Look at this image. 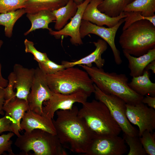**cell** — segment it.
Returning a JSON list of instances; mask_svg holds the SVG:
<instances>
[{"mask_svg":"<svg viewBox=\"0 0 155 155\" xmlns=\"http://www.w3.org/2000/svg\"><path fill=\"white\" fill-rule=\"evenodd\" d=\"M94 93L96 99L107 106L121 131L130 136H138V131L131 125L127 117L126 102L116 96L103 93L94 84Z\"/></svg>","mask_w":155,"mask_h":155,"instance_id":"7","label":"cell"},{"mask_svg":"<svg viewBox=\"0 0 155 155\" xmlns=\"http://www.w3.org/2000/svg\"><path fill=\"white\" fill-rule=\"evenodd\" d=\"M124 12L127 16L124 18L125 24L122 31L127 29L133 23L143 19L148 20L155 26V15L151 17H145L142 16L140 12Z\"/></svg>","mask_w":155,"mask_h":155,"instance_id":"30","label":"cell"},{"mask_svg":"<svg viewBox=\"0 0 155 155\" xmlns=\"http://www.w3.org/2000/svg\"><path fill=\"white\" fill-rule=\"evenodd\" d=\"M79 65L88 73L94 84L103 93L118 96L130 104L141 102L144 96L129 87L128 78L125 74L106 72L102 68L96 67Z\"/></svg>","mask_w":155,"mask_h":155,"instance_id":"2","label":"cell"},{"mask_svg":"<svg viewBox=\"0 0 155 155\" xmlns=\"http://www.w3.org/2000/svg\"><path fill=\"white\" fill-rule=\"evenodd\" d=\"M14 135L13 132H10L0 136V155L5 152H8L10 155H15L12 148V142L10 140Z\"/></svg>","mask_w":155,"mask_h":155,"instance_id":"33","label":"cell"},{"mask_svg":"<svg viewBox=\"0 0 155 155\" xmlns=\"http://www.w3.org/2000/svg\"><path fill=\"white\" fill-rule=\"evenodd\" d=\"M27 0H0V13L24 8Z\"/></svg>","mask_w":155,"mask_h":155,"instance_id":"29","label":"cell"},{"mask_svg":"<svg viewBox=\"0 0 155 155\" xmlns=\"http://www.w3.org/2000/svg\"><path fill=\"white\" fill-rule=\"evenodd\" d=\"M35 69L24 67L19 64H16L13 67V72L16 79L13 90L16 89V96L27 101L33 80Z\"/></svg>","mask_w":155,"mask_h":155,"instance_id":"15","label":"cell"},{"mask_svg":"<svg viewBox=\"0 0 155 155\" xmlns=\"http://www.w3.org/2000/svg\"><path fill=\"white\" fill-rule=\"evenodd\" d=\"M91 0H85L78 5L76 13L71 18V21L61 29L54 31L50 28L49 33L57 39L63 36H69L71 43L75 46L81 45L83 44L80 33V28L82 16L84 10Z\"/></svg>","mask_w":155,"mask_h":155,"instance_id":"13","label":"cell"},{"mask_svg":"<svg viewBox=\"0 0 155 155\" xmlns=\"http://www.w3.org/2000/svg\"><path fill=\"white\" fill-rule=\"evenodd\" d=\"M0 114L3 115L0 112ZM12 120L10 117L5 114L3 117L0 118V134L5 131H11V126Z\"/></svg>","mask_w":155,"mask_h":155,"instance_id":"35","label":"cell"},{"mask_svg":"<svg viewBox=\"0 0 155 155\" xmlns=\"http://www.w3.org/2000/svg\"><path fill=\"white\" fill-rule=\"evenodd\" d=\"M3 109L5 114L11 118V131L19 137L20 135L19 132L21 130V120L25 113L29 110L27 101L16 97L13 100L5 102Z\"/></svg>","mask_w":155,"mask_h":155,"instance_id":"17","label":"cell"},{"mask_svg":"<svg viewBox=\"0 0 155 155\" xmlns=\"http://www.w3.org/2000/svg\"><path fill=\"white\" fill-rule=\"evenodd\" d=\"M124 18L121 19L115 26L106 28L93 24L89 21L82 20L80 28V33L82 39L92 34L97 35L105 41L110 47L114 56L115 61L117 65L122 63L120 51L115 43L116 33L121 25L124 22Z\"/></svg>","mask_w":155,"mask_h":155,"instance_id":"9","label":"cell"},{"mask_svg":"<svg viewBox=\"0 0 155 155\" xmlns=\"http://www.w3.org/2000/svg\"><path fill=\"white\" fill-rule=\"evenodd\" d=\"M78 115L85 121L94 136L118 135L121 130L107 106L93 100L82 104Z\"/></svg>","mask_w":155,"mask_h":155,"instance_id":"4","label":"cell"},{"mask_svg":"<svg viewBox=\"0 0 155 155\" xmlns=\"http://www.w3.org/2000/svg\"><path fill=\"white\" fill-rule=\"evenodd\" d=\"M15 145L26 154L33 151L36 155H67L56 135L34 129L17 137Z\"/></svg>","mask_w":155,"mask_h":155,"instance_id":"6","label":"cell"},{"mask_svg":"<svg viewBox=\"0 0 155 155\" xmlns=\"http://www.w3.org/2000/svg\"><path fill=\"white\" fill-rule=\"evenodd\" d=\"M79 109L59 110L53 119L56 135L64 148L77 153H86L94 134L85 121L78 115Z\"/></svg>","mask_w":155,"mask_h":155,"instance_id":"1","label":"cell"},{"mask_svg":"<svg viewBox=\"0 0 155 155\" xmlns=\"http://www.w3.org/2000/svg\"><path fill=\"white\" fill-rule=\"evenodd\" d=\"M3 44V42L0 40V50ZM1 65L0 63V87L2 88H5L7 87L8 83V80L4 78L1 73Z\"/></svg>","mask_w":155,"mask_h":155,"instance_id":"37","label":"cell"},{"mask_svg":"<svg viewBox=\"0 0 155 155\" xmlns=\"http://www.w3.org/2000/svg\"><path fill=\"white\" fill-rule=\"evenodd\" d=\"M88 97L86 93L82 90L69 94L53 92L50 98L43 103V114L53 119L57 111L71 109L76 102L82 104L86 102Z\"/></svg>","mask_w":155,"mask_h":155,"instance_id":"10","label":"cell"},{"mask_svg":"<svg viewBox=\"0 0 155 155\" xmlns=\"http://www.w3.org/2000/svg\"><path fill=\"white\" fill-rule=\"evenodd\" d=\"M46 80L50 89L53 93L69 94L82 90L89 97L95 90L93 82L88 73L74 67L46 75Z\"/></svg>","mask_w":155,"mask_h":155,"instance_id":"5","label":"cell"},{"mask_svg":"<svg viewBox=\"0 0 155 155\" xmlns=\"http://www.w3.org/2000/svg\"><path fill=\"white\" fill-rule=\"evenodd\" d=\"M64 0H27L24 8L26 13H33L42 11H53L66 5Z\"/></svg>","mask_w":155,"mask_h":155,"instance_id":"23","label":"cell"},{"mask_svg":"<svg viewBox=\"0 0 155 155\" xmlns=\"http://www.w3.org/2000/svg\"><path fill=\"white\" fill-rule=\"evenodd\" d=\"M5 100V92L3 88L0 87V112L4 115L3 111V107Z\"/></svg>","mask_w":155,"mask_h":155,"instance_id":"38","label":"cell"},{"mask_svg":"<svg viewBox=\"0 0 155 155\" xmlns=\"http://www.w3.org/2000/svg\"><path fill=\"white\" fill-rule=\"evenodd\" d=\"M141 102L144 104H146L150 107L155 109V97L146 95L144 96Z\"/></svg>","mask_w":155,"mask_h":155,"instance_id":"36","label":"cell"},{"mask_svg":"<svg viewBox=\"0 0 155 155\" xmlns=\"http://www.w3.org/2000/svg\"><path fill=\"white\" fill-rule=\"evenodd\" d=\"M16 76L13 71L10 73L8 77V83L6 87L3 88L5 92V102L13 100L16 98V92L13 91V86Z\"/></svg>","mask_w":155,"mask_h":155,"instance_id":"34","label":"cell"},{"mask_svg":"<svg viewBox=\"0 0 155 155\" xmlns=\"http://www.w3.org/2000/svg\"><path fill=\"white\" fill-rule=\"evenodd\" d=\"M25 13L24 9L22 8L0 14V25L5 26V34L6 36L8 38L11 37L15 23Z\"/></svg>","mask_w":155,"mask_h":155,"instance_id":"26","label":"cell"},{"mask_svg":"<svg viewBox=\"0 0 155 155\" xmlns=\"http://www.w3.org/2000/svg\"><path fill=\"white\" fill-rule=\"evenodd\" d=\"M150 70H152L153 73H155V60L149 63L144 69V71H150Z\"/></svg>","mask_w":155,"mask_h":155,"instance_id":"39","label":"cell"},{"mask_svg":"<svg viewBox=\"0 0 155 155\" xmlns=\"http://www.w3.org/2000/svg\"><path fill=\"white\" fill-rule=\"evenodd\" d=\"M103 0H91L86 7L82 16V20L87 21L100 26L106 25L111 27L116 25L120 21L127 16L123 11L119 16L111 17L100 11L98 6Z\"/></svg>","mask_w":155,"mask_h":155,"instance_id":"14","label":"cell"},{"mask_svg":"<svg viewBox=\"0 0 155 155\" xmlns=\"http://www.w3.org/2000/svg\"><path fill=\"white\" fill-rule=\"evenodd\" d=\"M119 43L123 50L138 57L155 48V26L146 20L136 21L123 31Z\"/></svg>","mask_w":155,"mask_h":155,"instance_id":"3","label":"cell"},{"mask_svg":"<svg viewBox=\"0 0 155 155\" xmlns=\"http://www.w3.org/2000/svg\"><path fill=\"white\" fill-rule=\"evenodd\" d=\"M74 2L76 3L78 5H79L82 2H83L85 0H72Z\"/></svg>","mask_w":155,"mask_h":155,"instance_id":"40","label":"cell"},{"mask_svg":"<svg viewBox=\"0 0 155 155\" xmlns=\"http://www.w3.org/2000/svg\"><path fill=\"white\" fill-rule=\"evenodd\" d=\"M124 11L138 12L145 17L155 15V0H134L128 5Z\"/></svg>","mask_w":155,"mask_h":155,"instance_id":"25","label":"cell"},{"mask_svg":"<svg viewBox=\"0 0 155 155\" xmlns=\"http://www.w3.org/2000/svg\"><path fill=\"white\" fill-rule=\"evenodd\" d=\"M123 138L129 147L127 155H146L147 154L138 136H131L124 133Z\"/></svg>","mask_w":155,"mask_h":155,"instance_id":"27","label":"cell"},{"mask_svg":"<svg viewBox=\"0 0 155 155\" xmlns=\"http://www.w3.org/2000/svg\"><path fill=\"white\" fill-rule=\"evenodd\" d=\"M125 57L128 62L130 75L136 77L142 75L147 65L155 60V48L149 50L145 54L139 57H134L123 50Z\"/></svg>","mask_w":155,"mask_h":155,"instance_id":"19","label":"cell"},{"mask_svg":"<svg viewBox=\"0 0 155 155\" xmlns=\"http://www.w3.org/2000/svg\"><path fill=\"white\" fill-rule=\"evenodd\" d=\"M24 43L25 46V52L32 54L33 55L34 59L38 63L44 61L49 58L46 53H42L36 49L33 42L26 39L24 40Z\"/></svg>","mask_w":155,"mask_h":155,"instance_id":"31","label":"cell"},{"mask_svg":"<svg viewBox=\"0 0 155 155\" xmlns=\"http://www.w3.org/2000/svg\"><path fill=\"white\" fill-rule=\"evenodd\" d=\"M92 43L96 48L90 54L77 61H63L61 64L66 68L80 65H85L91 67L92 66V63H94L98 68H102L104 65L105 61L102 57V55L107 50L108 44L105 41L101 39H99L97 41Z\"/></svg>","mask_w":155,"mask_h":155,"instance_id":"18","label":"cell"},{"mask_svg":"<svg viewBox=\"0 0 155 155\" xmlns=\"http://www.w3.org/2000/svg\"><path fill=\"white\" fill-rule=\"evenodd\" d=\"M26 16L30 21L31 26L30 29L24 34L26 36L30 32L39 29H47L49 30V24L55 21V17L52 11H42L33 13H27Z\"/></svg>","mask_w":155,"mask_h":155,"instance_id":"21","label":"cell"},{"mask_svg":"<svg viewBox=\"0 0 155 155\" xmlns=\"http://www.w3.org/2000/svg\"><path fill=\"white\" fill-rule=\"evenodd\" d=\"M78 5L73 1L68 0L65 5L52 11L55 17V30H60L67 24L76 13Z\"/></svg>","mask_w":155,"mask_h":155,"instance_id":"22","label":"cell"},{"mask_svg":"<svg viewBox=\"0 0 155 155\" xmlns=\"http://www.w3.org/2000/svg\"><path fill=\"white\" fill-rule=\"evenodd\" d=\"M126 106L128 120L139 127V137H141L146 130L153 132L155 129L154 109L148 107L142 102L135 105L126 104Z\"/></svg>","mask_w":155,"mask_h":155,"instance_id":"12","label":"cell"},{"mask_svg":"<svg viewBox=\"0 0 155 155\" xmlns=\"http://www.w3.org/2000/svg\"><path fill=\"white\" fill-rule=\"evenodd\" d=\"M53 119L43 114L28 110L24 114L20 123L21 130L29 132L34 129H41L56 135Z\"/></svg>","mask_w":155,"mask_h":155,"instance_id":"16","label":"cell"},{"mask_svg":"<svg viewBox=\"0 0 155 155\" xmlns=\"http://www.w3.org/2000/svg\"><path fill=\"white\" fill-rule=\"evenodd\" d=\"M144 131L139 137L140 141L147 154L155 155V133Z\"/></svg>","mask_w":155,"mask_h":155,"instance_id":"28","label":"cell"},{"mask_svg":"<svg viewBox=\"0 0 155 155\" xmlns=\"http://www.w3.org/2000/svg\"><path fill=\"white\" fill-rule=\"evenodd\" d=\"M65 0V1H67V2L68 1V0Z\"/></svg>","mask_w":155,"mask_h":155,"instance_id":"41","label":"cell"},{"mask_svg":"<svg viewBox=\"0 0 155 155\" xmlns=\"http://www.w3.org/2000/svg\"><path fill=\"white\" fill-rule=\"evenodd\" d=\"M123 138L118 135L94 136L85 155H122L127 151Z\"/></svg>","mask_w":155,"mask_h":155,"instance_id":"11","label":"cell"},{"mask_svg":"<svg viewBox=\"0 0 155 155\" xmlns=\"http://www.w3.org/2000/svg\"><path fill=\"white\" fill-rule=\"evenodd\" d=\"M30 89L27 99L29 110L42 115L43 103L50 98L53 92L48 85L46 75L39 67L35 69Z\"/></svg>","mask_w":155,"mask_h":155,"instance_id":"8","label":"cell"},{"mask_svg":"<svg viewBox=\"0 0 155 155\" xmlns=\"http://www.w3.org/2000/svg\"><path fill=\"white\" fill-rule=\"evenodd\" d=\"M39 67L46 75L54 74L65 68L63 64L59 65L49 58L44 61L38 63Z\"/></svg>","mask_w":155,"mask_h":155,"instance_id":"32","label":"cell"},{"mask_svg":"<svg viewBox=\"0 0 155 155\" xmlns=\"http://www.w3.org/2000/svg\"><path fill=\"white\" fill-rule=\"evenodd\" d=\"M134 0H103L98 6L101 12L111 17L119 16L125 7Z\"/></svg>","mask_w":155,"mask_h":155,"instance_id":"24","label":"cell"},{"mask_svg":"<svg viewBox=\"0 0 155 155\" xmlns=\"http://www.w3.org/2000/svg\"><path fill=\"white\" fill-rule=\"evenodd\" d=\"M149 71H144L142 75L132 77L128 83L129 87L136 93L142 96L150 95L154 96L155 83L150 79Z\"/></svg>","mask_w":155,"mask_h":155,"instance_id":"20","label":"cell"}]
</instances>
